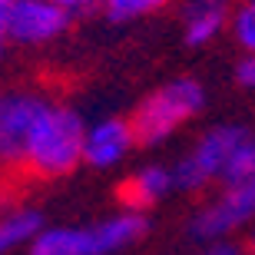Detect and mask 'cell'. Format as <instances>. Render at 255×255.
Masks as SVG:
<instances>
[{
    "mask_svg": "<svg viewBox=\"0 0 255 255\" xmlns=\"http://www.w3.org/2000/svg\"><path fill=\"white\" fill-rule=\"evenodd\" d=\"M246 179H255V136L252 132L236 146V152L229 156L226 169H222V182H246Z\"/></svg>",
    "mask_w": 255,
    "mask_h": 255,
    "instance_id": "obj_13",
    "label": "cell"
},
{
    "mask_svg": "<svg viewBox=\"0 0 255 255\" xmlns=\"http://www.w3.org/2000/svg\"><path fill=\"white\" fill-rule=\"evenodd\" d=\"M83 116L66 103L43 100V106L37 110V120L30 126L20 169H27L30 176H40V179L66 176L83 162Z\"/></svg>",
    "mask_w": 255,
    "mask_h": 255,
    "instance_id": "obj_1",
    "label": "cell"
},
{
    "mask_svg": "<svg viewBox=\"0 0 255 255\" xmlns=\"http://www.w3.org/2000/svg\"><path fill=\"white\" fill-rule=\"evenodd\" d=\"M0 3H3V7H7V3H10V0H0Z\"/></svg>",
    "mask_w": 255,
    "mask_h": 255,
    "instance_id": "obj_20",
    "label": "cell"
},
{
    "mask_svg": "<svg viewBox=\"0 0 255 255\" xmlns=\"http://www.w3.org/2000/svg\"><path fill=\"white\" fill-rule=\"evenodd\" d=\"M196 255H242V249L236 242H229V239H216V242H206Z\"/></svg>",
    "mask_w": 255,
    "mask_h": 255,
    "instance_id": "obj_16",
    "label": "cell"
},
{
    "mask_svg": "<svg viewBox=\"0 0 255 255\" xmlns=\"http://www.w3.org/2000/svg\"><path fill=\"white\" fill-rule=\"evenodd\" d=\"M40 232H43V216L33 206L3 209L0 212V255H10L17 249H30Z\"/></svg>",
    "mask_w": 255,
    "mask_h": 255,
    "instance_id": "obj_11",
    "label": "cell"
},
{
    "mask_svg": "<svg viewBox=\"0 0 255 255\" xmlns=\"http://www.w3.org/2000/svg\"><path fill=\"white\" fill-rule=\"evenodd\" d=\"M7 43H10V23H7V7L0 3V57H3Z\"/></svg>",
    "mask_w": 255,
    "mask_h": 255,
    "instance_id": "obj_18",
    "label": "cell"
},
{
    "mask_svg": "<svg viewBox=\"0 0 255 255\" xmlns=\"http://www.w3.org/2000/svg\"><path fill=\"white\" fill-rule=\"evenodd\" d=\"M169 0H100V10L110 23H132L162 10Z\"/></svg>",
    "mask_w": 255,
    "mask_h": 255,
    "instance_id": "obj_12",
    "label": "cell"
},
{
    "mask_svg": "<svg viewBox=\"0 0 255 255\" xmlns=\"http://www.w3.org/2000/svg\"><path fill=\"white\" fill-rule=\"evenodd\" d=\"M136 132H132L129 120L120 116H106L86 126V139H83V162L93 169H113L129 156Z\"/></svg>",
    "mask_w": 255,
    "mask_h": 255,
    "instance_id": "obj_8",
    "label": "cell"
},
{
    "mask_svg": "<svg viewBox=\"0 0 255 255\" xmlns=\"http://www.w3.org/2000/svg\"><path fill=\"white\" fill-rule=\"evenodd\" d=\"M229 0H186L182 3V40L189 47H206L229 27Z\"/></svg>",
    "mask_w": 255,
    "mask_h": 255,
    "instance_id": "obj_9",
    "label": "cell"
},
{
    "mask_svg": "<svg viewBox=\"0 0 255 255\" xmlns=\"http://www.w3.org/2000/svg\"><path fill=\"white\" fill-rule=\"evenodd\" d=\"M63 10H70V13H83V10H93L100 7V0H57Z\"/></svg>",
    "mask_w": 255,
    "mask_h": 255,
    "instance_id": "obj_17",
    "label": "cell"
},
{
    "mask_svg": "<svg viewBox=\"0 0 255 255\" xmlns=\"http://www.w3.org/2000/svg\"><path fill=\"white\" fill-rule=\"evenodd\" d=\"M73 13L63 10L57 0H10L7 3V23L10 40L23 47H40L66 33Z\"/></svg>",
    "mask_w": 255,
    "mask_h": 255,
    "instance_id": "obj_6",
    "label": "cell"
},
{
    "mask_svg": "<svg viewBox=\"0 0 255 255\" xmlns=\"http://www.w3.org/2000/svg\"><path fill=\"white\" fill-rule=\"evenodd\" d=\"M47 96L37 93H0V166L20 169L30 126Z\"/></svg>",
    "mask_w": 255,
    "mask_h": 255,
    "instance_id": "obj_7",
    "label": "cell"
},
{
    "mask_svg": "<svg viewBox=\"0 0 255 255\" xmlns=\"http://www.w3.org/2000/svg\"><path fill=\"white\" fill-rule=\"evenodd\" d=\"M172 189H176L172 166H142V169H136L129 179L123 182L120 196H123L126 209L142 212V209H149V206H156V202H162V199L169 196Z\"/></svg>",
    "mask_w": 255,
    "mask_h": 255,
    "instance_id": "obj_10",
    "label": "cell"
},
{
    "mask_svg": "<svg viewBox=\"0 0 255 255\" xmlns=\"http://www.w3.org/2000/svg\"><path fill=\"white\" fill-rule=\"evenodd\" d=\"M246 136H249V129L239 123H222V126L206 129L196 139V146L172 166L176 189L196 192V189H206L212 179H222V169H226L229 156L236 152V146Z\"/></svg>",
    "mask_w": 255,
    "mask_h": 255,
    "instance_id": "obj_4",
    "label": "cell"
},
{
    "mask_svg": "<svg viewBox=\"0 0 255 255\" xmlns=\"http://www.w3.org/2000/svg\"><path fill=\"white\" fill-rule=\"evenodd\" d=\"M146 236V216L123 209L110 219L86 226H43L30 255H116Z\"/></svg>",
    "mask_w": 255,
    "mask_h": 255,
    "instance_id": "obj_2",
    "label": "cell"
},
{
    "mask_svg": "<svg viewBox=\"0 0 255 255\" xmlns=\"http://www.w3.org/2000/svg\"><path fill=\"white\" fill-rule=\"evenodd\" d=\"M236 83L242 90H255V53H246L236 63Z\"/></svg>",
    "mask_w": 255,
    "mask_h": 255,
    "instance_id": "obj_15",
    "label": "cell"
},
{
    "mask_svg": "<svg viewBox=\"0 0 255 255\" xmlns=\"http://www.w3.org/2000/svg\"><path fill=\"white\" fill-rule=\"evenodd\" d=\"M206 106V90L192 76H176L166 80L162 86H156L129 116L136 142L142 146H156L166 142L169 136L179 132V126H186L189 120H196Z\"/></svg>",
    "mask_w": 255,
    "mask_h": 255,
    "instance_id": "obj_3",
    "label": "cell"
},
{
    "mask_svg": "<svg viewBox=\"0 0 255 255\" xmlns=\"http://www.w3.org/2000/svg\"><path fill=\"white\" fill-rule=\"evenodd\" d=\"M229 27H232V37L239 47L246 53H255V0H246L239 10H232Z\"/></svg>",
    "mask_w": 255,
    "mask_h": 255,
    "instance_id": "obj_14",
    "label": "cell"
},
{
    "mask_svg": "<svg viewBox=\"0 0 255 255\" xmlns=\"http://www.w3.org/2000/svg\"><path fill=\"white\" fill-rule=\"evenodd\" d=\"M252 249H255V232H252Z\"/></svg>",
    "mask_w": 255,
    "mask_h": 255,
    "instance_id": "obj_19",
    "label": "cell"
},
{
    "mask_svg": "<svg viewBox=\"0 0 255 255\" xmlns=\"http://www.w3.org/2000/svg\"><path fill=\"white\" fill-rule=\"evenodd\" d=\"M249 222H255V179L222 182V192L212 196L189 219V232L199 242H216Z\"/></svg>",
    "mask_w": 255,
    "mask_h": 255,
    "instance_id": "obj_5",
    "label": "cell"
}]
</instances>
